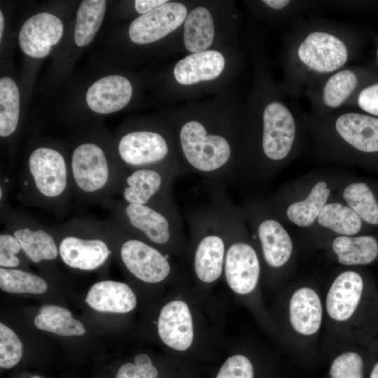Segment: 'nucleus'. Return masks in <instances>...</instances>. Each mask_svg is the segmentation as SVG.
Returning a JSON list of instances; mask_svg holds the SVG:
<instances>
[{
  "label": "nucleus",
  "mask_w": 378,
  "mask_h": 378,
  "mask_svg": "<svg viewBox=\"0 0 378 378\" xmlns=\"http://www.w3.org/2000/svg\"><path fill=\"white\" fill-rule=\"evenodd\" d=\"M206 206L190 211L186 216L192 242V265L197 278L211 284L221 276L227 248L223 216L216 201L210 197Z\"/></svg>",
  "instance_id": "obj_8"
},
{
  "label": "nucleus",
  "mask_w": 378,
  "mask_h": 378,
  "mask_svg": "<svg viewBox=\"0 0 378 378\" xmlns=\"http://www.w3.org/2000/svg\"><path fill=\"white\" fill-rule=\"evenodd\" d=\"M315 224L334 236H355L372 230L343 202L329 201L321 210Z\"/></svg>",
  "instance_id": "obj_30"
},
{
  "label": "nucleus",
  "mask_w": 378,
  "mask_h": 378,
  "mask_svg": "<svg viewBox=\"0 0 378 378\" xmlns=\"http://www.w3.org/2000/svg\"><path fill=\"white\" fill-rule=\"evenodd\" d=\"M377 59H378V48H377Z\"/></svg>",
  "instance_id": "obj_45"
},
{
  "label": "nucleus",
  "mask_w": 378,
  "mask_h": 378,
  "mask_svg": "<svg viewBox=\"0 0 378 378\" xmlns=\"http://www.w3.org/2000/svg\"><path fill=\"white\" fill-rule=\"evenodd\" d=\"M52 229L59 255L71 268L92 271L111 255L112 242L102 221L73 218Z\"/></svg>",
  "instance_id": "obj_9"
},
{
  "label": "nucleus",
  "mask_w": 378,
  "mask_h": 378,
  "mask_svg": "<svg viewBox=\"0 0 378 378\" xmlns=\"http://www.w3.org/2000/svg\"><path fill=\"white\" fill-rule=\"evenodd\" d=\"M333 186L327 178H319L308 190L290 202L274 198L267 203L273 213L281 220L301 227H312L325 205L330 201Z\"/></svg>",
  "instance_id": "obj_22"
},
{
  "label": "nucleus",
  "mask_w": 378,
  "mask_h": 378,
  "mask_svg": "<svg viewBox=\"0 0 378 378\" xmlns=\"http://www.w3.org/2000/svg\"><path fill=\"white\" fill-rule=\"evenodd\" d=\"M182 174L169 166L125 171L117 195L125 202L147 205L160 211L183 227L182 217L172 194L174 181Z\"/></svg>",
  "instance_id": "obj_11"
},
{
  "label": "nucleus",
  "mask_w": 378,
  "mask_h": 378,
  "mask_svg": "<svg viewBox=\"0 0 378 378\" xmlns=\"http://www.w3.org/2000/svg\"><path fill=\"white\" fill-rule=\"evenodd\" d=\"M169 125L184 172L200 176L208 189H226L244 179L241 113L190 115Z\"/></svg>",
  "instance_id": "obj_2"
},
{
  "label": "nucleus",
  "mask_w": 378,
  "mask_h": 378,
  "mask_svg": "<svg viewBox=\"0 0 378 378\" xmlns=\"http://www.w3.org/2000/svg\"><path fill=\"white\" fill-rule=\"evenodd\" d=\"M183 45L190 53L209 50L215 38L216 27L211 12L199 6L190 10L183 24Z\"/></svg>",
  "instance_id": "obj_29"
},
{
  "label": "nucleus",
  "mask_w": 378,
  "mask_h": 378,
  "mask_svg": "<svg viewBox=\"0 0 378 378\" xmlns=\"http://www.w3.org/2000/svg\"><path fill=\"white\" fill-rule=\"evenodd\" d=\"M226 60L216 50L190 53L177 62L173 76L181 85L190 86L216 80L223 73Z\"/></svg>",
  "instance_id": "obj_24"
},
{
  "label": "nucleus",
  "mask_w": 378,
  "mask_h": 378,
  "mask_svg": "<svg viewBox=\"0 0 378 378\" xmlns=\"http://www.w3.org/2000/svg\"><path fill=\"white\" fill-rule=\"evenodd\" d=\"M364 78L360 69L346 66L313 81L304 92L310 104L309 113L323 116L346 108L364 87Z\"/></svg>",
  "instance_id": "obj_16"
},
{
  "label": "nucleus",
  "mask_w": 378,
  "mask_h": 378,
  "mask_svg": "<svg viewBox=\"0 0 378 378\" xmlns=\"http://www.w3.org/2000/svg\"><path fill=\"white\" fill-rule=\"evenodd\" d=\"M318 158L378 169V118L344 108L323 116L300 110Z\"/></svg>",
  "instance_id": "obj_5"
},
{
  "label": "nucleus",
  "mask_w": 378,
  "mask_h": 378,
  "mask_svg": "<svg viewBox=\"0 0 378 378\" xmlns=\"http://www.w3.org/2000/svg\"><path fill=\"white\" fill-rule=\"evenodd\" d=\"M24 253L16 237L6 230L0 234V266L6 269H18L22 263L19 255Z\"/></svg>",
  "instance_id": "obj_36"
},
{
  "label": "nucleus",
  "mask_w": 378,
  "mask_h": 378,
  "mask_svg": "<svg viewBox=\"0 0 378 378\" xmlns=\"http://www.w3.org/2000/svg\"><path fill=\"white\" fill-rule=\"evenodd\" d=\"M216 378H254V368L246 356L235 354L225 361Z\"/></svg>",
  "instance_id": "obj_38"
},
{
  "label": "nucleus",
  "mask_w": 378,
  "mask_h": 378,
  "mask_svg": "<svg viewBox=\"0 0 378 378\" xmlns=\"http://www.w3.org/2000/svg\"><path fill=\"white\" fill-rule=\"evenodd\" d=\"M158 332L167 346L178 351L187 350L194 337L192 317L187 303L180 300L167 303L159 314Z\"/></svg>",
  "instance_id": "obj_23"
},
{
  "label": "nucleus",
  "mask_w": 378,
  "mask_h": 378,
  "mask_svg": "<svg viewBox=\"0 0 378 378\" xmlns=\"http://www.w3.org/2000/svg\"><path fill=\"white\" fill-rule=\"evenodd\" d=\"M254 52L256 78L241 113L244 179L265 180L296 157L307 129L272 78L261 49Z\"/></svg>",
  "instance_id": "obj_1"
},
{
  "label": "nucleus",
  "mask_w": 378,
  "mask_h": 378,
  "mask_svg": "<svg viewBox=\"0 0 378 378\" xmlns=\"http://www.w3.org/2000/svg\"><path fill=\"white\" fill-rule=\"evenodd\" d=\"M285 312L289 342L306 347L318 337L325 323L324 304L313 285L293 288L288 295Z\"/></svg>",
  "instance_id": "obj_14"
},
{
  "label": "nucleus",
  "mask_w": 378,
  "mask_h": 378,
  "mask_svg": "<svg viewBox=\"0 0 378 378\" xmlns=\"http://www.w3.org/2000/svg\"><path fill=\"white\" fill-rule=\"evenodd\" d=\"M21 127V92L16 80L8 74L0 78L1 142L13 152Z\"/></svg>",
  "instance_id": "obj_26"
},
{
  "label": "nucleus",
  "mask_w": 378,
  "mask_h": 378,
  "mask_svg": "<svg viewBox=\"0 0 378 378\" xmlns=\"http://www.w3.org/2000/svg\"><path fill=\"white\" fill-rule=\"evenodd\" d=\"M251 4L254 12L267 22L290 27L302 20L313 6L309 1L293 0H262Z\"/></svg>",
  "instance_id": "obj_31"
},
{
  "label": "nucleus",
  "mask_w": 378,
  "mask_h": 378,
  "mask_svg": "<svg viewBox=\"0 0 378 378\" xmlns=\"http://www.w3.org/2000/svg\"><path fill=\"white\" fill-rule=\"evenodd\" d=\"M364 289V277L354 269H346L334 277L323 298L325 321L332 329L347 330L359 309Z\"/></svg>",
  "instance_id": "obj_17"
},
{
  "label": "nucleus",
  "mask_w": 378,
  "mask_h": 378,
  "mask_svg": "<svg viewBox=\"0 0 378 378\" xmlns=\"http://www.w3.org/2000/svg\"><path fill=\"white\" fill-rule=\"evenodd\" d=\"M19 187L18 199L25 206L63 218L74 197L69 146L55 140L34 139L24 156Z\"/></svg>",
  "instance_id": "obj_6"
},
{
  "label": "nucleus",
  "mask_w": 378,
  "mask_h": 378,
  "mask_svg": "<svg viewBox=\"0 0 378 378\" xmlns=\"http://www.w3.org/2000/svg\"><path fill=\"white\" fill-rule=\"evenodd\" d=\"M358 42L347 23L318 18L300 21L284 36L282 90L289 98L304 94L313 81L349 66Z\"/></svg>",
  "instance_id": "obj_3"
},
{
  "label": "nucleus",
  "mask_w": 378,
  "mask_h": 378,
  "mask_svg": "<svg viewBox=\"0 0 378 378\" xmlns=\"http://www.w3.org/2000/svg\"><path fill=\"white\" fill-rule=\"evenodd\" d=\"M0 288L13 293L42 294L48 289L40 276L21 269L0 268Z\"/></svg>",
  "instance_id": "obj_33"
},
{
  "label": "nucleus",
  "mask_w": 378,
  "mask_h": 378,
  "mask_svg": "<svg viewBox=\"0 0 378 378\" xmlns=\"http://www.w3.org/2000/svg\"><path fill=\"white\" fill-rule=\"evenodd\" d=\"M108 2L105 0H83L78 4L74 19L69 24L63 42L55 53L57 67L70 68L76 55L94 41L105 18Z\"/></svg>",
  "instance_id": "obj_19"
},
{
  "label": "nucleus",
  "mask_w": 378,
  "mask_h": 378,
  "mask_svg": "<svg viewBox=\"0 0 378 378\" xmlns=\"http://www.w3.org/2000/svg\"><path fill=\"white\" fill-rule=\"evenodd\" d=\"M85 302L102 312L123 314L136 306V298L130 286L122 282L104 280L90 288Z\"/></svg>",
  "instance_id": "obj_27"
},
{
  "label": "nucleus",
  "mask_w": 378,
  "mask_h": 378,
  "mask_svg": "<svg viewBox=\"0 0 378 378\" xmlns=\"http://www.w3.org/2000/svg\"><path fill=\"white\" fill-rule=\"evenodd\" d=\"M10 181L4 172H1L0 180V210L1 215L6 212L10 207L8 204V197Z\"/></svg>",
  "instance_id": "obj_41"
},
{
  "label": "nucleus",
  "mask_w": 378,
  "mask_h": 378,
  "mask_svg": "<svg viewBox=\"0 0 378 378\" xmlns=\"http://www.w3.org/2000/svg\"><path fill=\"white\" fill-rule=\"evenodd\" d=\"M158 372L150 358L144 354L135 356L134 362L126 363L120 366L115 378H157Z\"/></svg>",
  "instance_id": "obj_37"
},
{
  "label": "nucleus",
  "mask_w": 378,
  "mask_h": 378,
  "mask_svg": "<svg viewBox=\"0 0 378 378\" xmlns=\"http://www.w3.org/2000/svg\"><path fill=\"white\" fill-rule=\"evenodd\" d=\"M4 10L2 8L0 9V44L1 47L4 45L6 30V22Z\"/></svg>",
  "instance_id": "obj_42"
},
{
  "label": "nucleus",
  "mask_w": 378,
  "mask_h": 378,
  "mask_svg": "<svg viewBox=\"0 0 378 378\" xmlns=\"http://www.w3.org/2000/svg\"><path fill=\"white\" fill-rule=\"evenodd\" d=\"M74 197L78 203L103 206L115 198L125 170L113 136L102 124L82 125L69 146Z\"/></svg>",
  "instance_id": "obj_4"
},
{
  "label": "nucleus",
  "mask_w": 378,
  "mask_h": 378,
  "mask_svg": "<svg viewBox=\"0 0 378 378\" xmlns=\"http://www.w3.org/2000/svg\"><path fill=\"white\" fill-rule=\"evenodd\" d=\"M134 85L126 75L108 72L90 82L80 98L84 118L104 116L125 108L132 101Z\"/></svg>",
  "instance_id": "obj_20"
},
{
  "label": "nucleus",
  "mask_w": 378,
  "mask_h": 378,
  "mask_svg": "<svg viewBox=\"0 0 378 378\" xmlns=\"http://www.w3.org/2000/svg\"><path fill=\"white\" fill-rule=\"evenodd\" d=\"M116 155L125 171L169 166L185 173L169 125L139 120L122 125L113 135Z\"/></svg>",
  "instance_id": "obj_7"
},
{
  "label": "nucleus",
  "mask_w": 378,
  "mask_h": 378,
  "mask_svg": "<svg viewBox=\"0 0 378 378\" xmlns=\"http://www.w3.org/2000/svg\"><path fill=\"white\" fill-rule=\"evenodd\" d=\"M31 378H42V377H38V376H34V377H31Z\"/></svg>",
  "instance_id": "obj_44"
},
{
  "label": "nucleus",
  "mask_w": 378,
  "mask_h": 378,
  "mask_svg": "<svg viewBox=\"0 0 378 378\" xmlns=\"http://www.w3.org/2000/svg\"><path fill=\"white\" fill-rule=\"evenodd\" d=\"M67 18L59 10L48 8L27 18L18 34L19 48L31 64L53 55L64 41L69 27Z\"/></svg>",
  "instance_id": "obj_15"
},
{
  "label": "nucleus",
  "mask_w": 378,
  "mask_h": 378,
  "mask_svg": "<svg viewBox=\"0 0 378 378\" xmlns=\"http://www.w3.org/2000/svg\"><path fill=\"white\" fill-rule=\"evenodd\" d=\"M326 244L335 261L346 267L368 265L378 260V233L333 236Z\"/></svg>",
  "instance_id": "obj_25"
},
{
  "label": "nucleus",
  "mask_w": 378,
  "mask_h": 378,
  "mask_svg": "<svg viewBox=\"0 0 378 378\" xmlns=\"http://www.w3.org/2000/svg\"><path fill=\"white\" fill-rule=\"evenodd\" d=\"M167 1L168 0H135L132 4L136 13L139 16L153 10Z\"/></svg>",
  "instance_id": "obj_40"
},
{
  "label": "nucleus",
  "mask_w": 378,
  "mask_h": 378,
  "mask_svg": "<svg viewBox=\"0 0 378 378\" xmlns=\"http://www.w3.org/2000/svg\"><path fill=\"white\" fill-rule=\"evenodd\" d=\"M103 207L110 211L111 216L130 233L160 251L183 250V227L166 214L147 205L115 198Z\"/></svg>",
  "instance_id": "obj_10"
},
{
  "label": "nucleus",
  "mask_w": 378,
  "mask_h": 378,
  "mask_svg": "<svg viewBox=\"0 0 378 378\" xmlns=\"http://www.w3.org/2000/svg\"><path fill=\"white\" fill-rule=\"evenodd\" d=\"M342 202L348 205L371 229L378 230V183L353 178L341 190Z\"/></svg>",
  "instance_id": "obj_28"
},
{
  "label": "nucleus",
  "mask_w": 378,
  "mask_h": 378,
  "mask_svg": "<svg viewBox=\"0 0 378 378\" xmlns=\"http://www.w3.org/2000/svg\"><path fill=\"white\" fill-rule=\"evenodd\" d=\"M22 356V344L18 335L5 324L0 323V366L10 369L15 366Z\"/></svg>",
  "instance_id": "obj_35"
},
{
  "label": "nucleus",
  "mask_w": 378,
  "mask_h": 378,
  "mask_svg": "<svg viewBox=\"0 0 378 378\" xmlns=\"http://www.w3.org/2000/svg\"><path fill=\"white\" fill-rule=\"evenodd\" d=\"M363 360L359 353L346 350L332 360L329 370L330 378H363Z\"/></svg>",
  "instance_id": "obj_34"
},
{
  "label": "nucleus",
  "mask_w": 378,
  "mask_h": 378,
  "mask_svg": "<svg viewBox=\"0 0 378 378\" xmlns=\"http://www.w3.org/2000/svg\"><path fill=\"white\" fill-rule=\"evenodd\" d=\"M34 325L40 330L62 336L82 335L85 332L83 324L74 319L67 309L57 305L41 307Z\"/></svg>",
  "instance_id": "obj_32"
},
{
  "label": "nucleus",
  "mask_w": 378,
  "mask_h": 378,
  "mask_svg": "<svg viewBox=\"0 0 378 378\" xmlns=\"http://www.w3.org/2000/svg\"><path fill=\"white\" fill-rule=\"evenodd\" d=\"M377 307H378V302H377Z\"/></svg>",
  "instance_id": "obj_46"
},
{
  "label": "nucleus",
  "mask_w": 378,
  "mask_h": 378,
  "mask_svg": "<svg viewBox=\"0 0 378 378\" xmlns=\"http://www.w3.org/2000/svg\"><path fill=\"white\" fill-rule=\"evenodd\" d=\"M4 229L19 241L27 258L34 263L53 261L59 255L52 227H48L20 210L9 207L1 215Z\"/></svg>",
  "instance_id": "obj_18"
},
{
  "label": "nucleus",
  "mask_w": 378,
  "mask_h": 378,
  "mask_svg": "<svg viewBox=\"0 0 378 378\" xmlns=\"http://www.w3.org/2000/svg\"><path fill=\"white\" fill-rule=\"evenodd\" d=\"M370 378H378V363L373 367Z\"/></svg>",
  "instance_id": "obj_43"
},
{
  "label": "nucleus",
  "mask_w": 378,
  "mask_h": 378,
  "mask_svg": "<svg viewBox=\"0 0 378 378\" xmlns=\"http://www.w3.org/2000/svg\"><path fill=\"white\" fill-rule=\"evenodd\" d=\"M241 207L261 264L270 272L284 271L293 258L294 244L283 221L267 204L248 200Z\"/></svg>",
  "instance_id": "obj_12"
},
{
  "label": "nucleus",
  "mask_w": 378,
  "mask_h": 378,
  "mask_svg": "<svg viewBox=\"0 0 378 378\" xmlns=\"http://www.w3.org/2000/svg\"><path fill=\"white\" fill-rule=\"evenodd\" d=\"M346 108H357L365 113L378 118V81L363 87Z\"/></svg>",
  "instance_id": "obj_39"
},
{
  "label": "nucleus",
  "mask_w": 378,
  "mask_h": 378,
  "mask_svg": "<svg viewBox=\"0 0 378 378\" xmlns=\"http://www.w3.org/2000/svg\"><path fill=\"white\" fill-rule=\"evenodd\" d=\"M102 224L118 248L122 265L134 277L145 283L158 284L172 274V265L162 251L132 235L112 216Z\"/></svg>",
  "instance_id": "obj_13"
},
{
  "label": "nucleus",
  "mask_w": 378,
  "mask_h": 378,
  "mask_svg": "<svg viewBox=\"0 0 378 378\" xmlns=\"http://www.w3.org/2000/svg\"><path fill=\"white\" fill-rule=\"evenodd\" d=\"M188 13L183 4L168 1L153 10L135 18L128 25L127 38L136 46L160 41L183 24Z\"/></svg>",
  "instance_id": "obj_21"
}]
</instances>
